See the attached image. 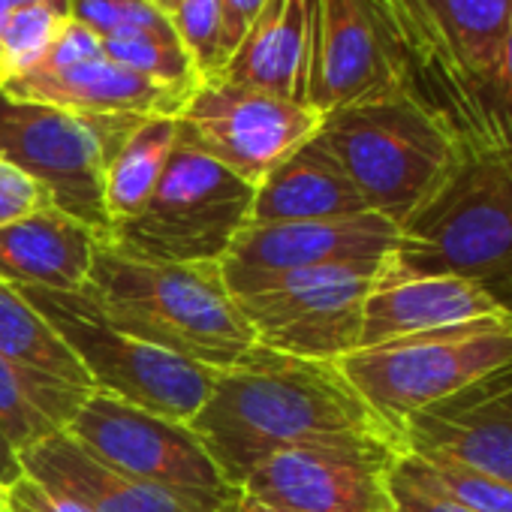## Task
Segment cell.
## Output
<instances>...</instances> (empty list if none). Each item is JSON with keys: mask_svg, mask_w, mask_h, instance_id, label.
I'll use <instances>...</instances> for the list:
<instances>
[{"mask_svg": "<svg viewBox=\"0 0 512 512\" xmlns=\"http://www.w3.org/2000/svg\"><path fill=\"white\" fill-rule=\"evenodd\" d=\"M79 296L118 332L214 371L256 347L220 263H148L100 241Z\"/></svg>", "mask_w": 512, "mask_h": 512, "instance_id": "obj_2", "label": "cell"}, {"mask_svg": "<svg viewBox=\"0 0 512 512\" xmlns=\"http://www.w3.org/2000/svg\"><path fill=\"white\" fill-rule=\"evenodd\" d=\"M7 506L10 512H88L79 500L46 488L28 473L7 488Z\"/></svg>", "mask_w": 512, "mask_h": 512, "instance_id": "obj_35", "label": "cell"}, {"mask_svg": "<svg viewBox=\"0 0 512 512\" xmlns=\"http://www.w3.org/2000/svg\"><path fill=\"white\" fill-rule=\"evenodd\" d=\"M178 142V118L151 115L142 118L121 148L112 154L103 175V205L112 229L133 220L151 199L169 154Z\"/></svg>", "mask_w": 512, "mask_h": 512, "instance_id": "obj_24", "label": "cell"}, {"mask_svg": "<svg viewBox=\"0 0 512 512\" xmlns=\"http://www.w3.org/2000/svg\"><path fill=\"white\" fill-rule=\"evenodd\" d=\"M398 443L353 437L281 449L256 464L241 491L290 512H389Z\"/></svg>", "mask_w": 512, "mask_h": 512, "instance_id": "obj_12", "label": "cell"}, {"mask_svg": "<svg viewBox=\"0 0 512 512\" xmlns=\"http://www.w3.org/2000/svg\"><path fill=\"white\" fill-rule=\"evenodd\" d=\"M139 121L136 115H79L0 91V160L40 181L61 211L106 241L112 223L103 205V175Z\"/></svg>", "mask_w": 512, "mask_h": 512, "instance_id": "obj_8", "label": "cell"}, {"mask_svg": "<svg viewBox=\"0 0 512 512\" xmlns=\"http://www.w3.org/2000/svg\"><path fill=\"white\" fill-rule=\"evenodd\" d=\"M311 13L314 0H266L217 79L305 103Z\"/></svg>", "mask_w": 512, "mask_h": 512, "instance_id": "obj_22", "label": "cell"}, {"mask_svg": "<svg viewBox=\"0 0 512 512\" xmlns=\"http://www.w3.org/2000/svg\"><path fill=\"white\" fill-rule=\"evenodd\" d=\"M220 4H223V25H226V61H229L232 49L247 34L250 22L260 16L266 0H220Z\"/></svg>", "mask_w": 512, "mask_h": 512, "instance_id": "obj_36", "label": "cell"}, {"mask_svg": "<svg viewBox=\"0 0 512 512\" xmlns=\"http://www.w3.org/2000/svg\"><path fill=\"white\" fill-rule=\"evenodd\" d=\"M320 127L323 115L299 100L223 79L196 82L178 112V139L253 187Z\"/></svg>", "mask_w": 512, "mask_h": 512, "instance_id": "obj_11", "label": "cell"}, {"mask_svg": "<svg viewBox=\"0 0 512 512\" xmlns=\"http://www.w3.org/2000/svg\"><path fill=\"white\" fill-rule=\"evenodd\" d=\"M64 431L88 455L124 476L169 491H235L190 425L154 416L106 392L94 389Z\"/></svg>", "mask_w": 512, "mask_h": 512, "instance_id": "obj_14", "label": "cell"}, {"mask_svg": "<svg viewBox=\"0 0 512 512\" xmlns=\"http://www.w3.org/2000/svg\"><path fill=\"white\" fill-rule=\"evenodd\" d=\"M401 229L386 217L365 211L338 220H302V223H247L220 272L229 293L244 290L253 281H266L290 272L326 269V266H380L398 247Z\"/></svg>", "mask_w": 512, "mask_h": 512, "instance_id": "obj_15", "label": "cell"}, {"mask_svg": "<svg viewBox=\"0 0 512 512\" xmlns=\"http://www.w3.org/2000/svg\"><path fill=\"white\" fill-rule=\"evenodd\" d=\"M470 154L494 157L512 166V22L497 58L494 79L488 85L479 127L470 145Z\"/></svg>", "mask_w": 512, "mask_h": 512, "instance_id": "obj_29", "label": "cell"}, {"mask_svg": "<svg viewBox=\"0 0 512 512\" xmlns=\"http://www.w3.org/2000/svg\"><path fill=\"white\" fill-rule=\"evenodd\" d=\"M25 476V464H22V455L19 449L7 440V434L0 431V488H10L16 485L19 479Z\"/></svg>", "mask_w": 512, "mask_h": 512, "instance_id": "obj_37", "label": "cell"}, {"mask_svg": "<svg viewBox=\"0 0 512 512\" xmlns=\"http://www.w3.org/2000/svg\"><path fill=\"white\" fill-rule=\"evenodd\" d=\"M0 356L19 368L94 389L88 371L58 335V329L16 287L4 281H0Z\"/></svg>", "mask_w": 512, "mask_h": 512, "instance_id": "obj_25", "label": "cell"}, {"mask_svg": "<svg viewBox=\"0 0 512 512\" xmlns=\"http://www.w3.org/2000/svg\"><path fill=\"white\" fill-rule=\"evenodd\" d=\"M383 266H326L253 281L232 293L256 347L314 362H338L362 347L365 299Z\"/></svg>", "mask_w": 512, "mask_h": 512, "instance_id": "obj_10", "label": "cell"}, {"mask_svg": "<svg viewBox=\"0 0 512 512\" xmlns=\"http://www.w3.org/2000/svg\"><path fill=\"white\" fill-rule=\"evenodd\" d=\"M100 235L58 205L0 229V281L10 287H40L55 293H82Z\"/></svg>", "mask_w": 512, "mask_h": 512, "instance_id": "obj_20", "label": "cell"}, {"mask_svg": "<svg viewBox=\"0 0 512 512\" xmlns=\"http://www.w3.org/2000/svg\"><path fill=\"white\" fill-rule=\"evenodd\" d=\"M106 58L103 52V37H97L91 28H85L82 22L70 19L64 25V31L58 34V40L49 46L46 58L34 67V70H70L79 64H91Z\"/></svg>", "mask_w": 512, "mask_h": 512, "instance_id": "obj_34", "label": "cell"}, {"mask_svg": "<svg viewBox=\"0 0 512 512\" xmlns=\"http://www.w3.org/2000/svg\"><path fill=\"white\" fill-rule=\"evenodd\" d=\"M0 91L13 100L58 106L79 115H172L178 118L190 91L151 82L109 58L70 70H28L0 79Z\"/></svg>", "mask_w": 512, "mask_h": 512, "instance_id": "obj_19", "label": "cell"}, {"mask_svg": "<svg viewBox=\"0 0 512 512\" xmlns=\"http://www.w3.org/2000/svg\"><path fill=\"white\" fill-rule=\"evenodd\" d=\"M404 94L407 67L374 0H314L305 106L326 118Z\"/></svg>", "mask_w": 512, "mask_h": 512, "instance_id": "obj_13", "label": "cell"}, {"mask_svg": "<svg viewBox=\"0 0 512 512\" xmlns=\"http://www.w3.org/2000/svg\"><path fill=\"white\" fill-rule=\"evenodd\" d=\"M253 193L250 181L178 139L148 205L106 244L148 263H223L250 223Z\"/></svg>", "mask_w": 512, "mask_h": 512, "instance_id": "obj_7", "label": "cell"}, {"mask_svg": "<svg viewBox=\"0 0 512 512\" xmlns=\"http://www.w3.org/2000/svg\"><path fill=\"white\" fill-rule=\"evenodd\" d=\"M94 389L28 371L0 356V431L22 452L64 431Z\"/></svg>", "mask_w": 512, "mask_h": 512, "instance_id": "obj_23", "label": "cell"}, {"mask_svg": "<svg viewBox=\"0 0 512 512\" xmlns=\"http://www.w3.org/2000/svg\"><path fill=\"white\" fill-rule=\"evenodd\" d=\"M497 314H506V308L479 284L449 275H389L383 266L380 281L365 299L362 347H377Z\"/></svg>", "mask_w": 512, "mask_h": 512, "instance_id": "obj_18", "label": "cell"}, {"mask_svg": "<svg viewBox=\"0 0 512 512\" xmlns=\"http://www.w3.org/2000/svg\"><path fill=\"white\" fill-rule=\"evenodd\" d=\"M70 13L103 40L124 31L175 34L169 16L154 0H70Z\"/></svg>", "mask_w": 512, "mask_h": 512, "instance_id": "obj_30", "label": "cell"}, {"mask_svg": "<svg viewBox=\"0 0 512 512\" xmlns=\"http://www.w3.org/2000/svg\"><path fill=\"white\" fill-rule=\"evenodd\" d=\"M389 512H473L452 497L428 470V464L404 452L389 473Z\"/></svg>", "mask_w": 512, "mask_h": 512, "instance_id": "obj_31", "label": "cell"}, {"mask_svg": "<svg viewBox=\"0 0 512 512\" xmlns=\"http://www.w3.org/2000/svg\"><path fill=\"white\" fill-rule=\"evenodd\" d=\"M386 272L461 278L512 311V166L470 154L401 229Z\"/></svg>", "mask_w": 512, "mask_h": 512, "instance_id": "obj_5", "label": "cell"}, {"mask_svg": "<svg viewBox=\"0 0 512 512\" xmlns=\"http://www.w3.org/2000/svg\"><path fill=\"white\" fill-rule=\"evenodd\" d=\"M0 512H10V506H7V491L0 488Z\"/></svg>", "mask_w": 512, "mask_h": 512, "instance_id": "obj_40", "label": "cell"}, {"mask_svg": "<svg viewBox=\"0 0 512 512\" xmlns=\"http://www.w3.org/2000/svg\"><path fill=\"white\" fill-rule=\"evenodd\" d=\"M187 425L235 488L281 449L353 437L401 446V437L350 386L338 362L293 359L263 347L217 374L211 395Z\"/></svg>", "mask_w": 512, "mask_h": 512, "instance_id": "obj_1", "label": "cell"}, {"mask_svg": "<svg viewBox=\"0 0 512 512\" xmlns=\"http://www.w3.org/2000/svg\"><path fill=\"white\" fill-rule=\"evenodd\" d=\"M31 4H67L70 7V0H0V25H4V19L22 7H31Z\"/></svg>", "mask_w": 512, "mask_h": 512, "instance_id": "obj_38", "label": "cell"}, {"mask_svg": "<svg viewBox=\"0 0 512 512\" xmlns=\"http://www.w3.org/2000/svg\"><path fill=\"white\" fill-rule=\"evenodd\" d=\"M43 205H55L49 190L28 172L0 160V229L40 211Z\"/></svg>", "mask_w": 512, "mask_h": 512, "instance_id": "obj_33", "label": "cell"}, {"mask_svg": "<svg viewBox=\"0 0 512 512\" xmlns=\"http://www.w3.org/2000/svg\"><path fill=\"white\" fill-rule=\"evenodd\" d=\"M362 193L368 211L404 229L464 166L470 151L416 97L338 109L317 133Z\"/></svg>", "mask_w": 512, "mask_h": 512, "instance_id": "obj_3", "label": "cell"}, {"mask_svg": "<svg viewBox=\"0 0 512 512\" xmlns=\"http://www.w3.org/2000/svg\"><path fill=\"white\" fill-rule=\"evenodd\" d=\"M368 205L320 136L278 163L253 193L250 223H302L365 214Z\"/></svg>", "mask_w": 512, "mask_h": 512, "instance_id": "obj_21", "label": "cell"}, {"mask_svg": "<svg viewBox=\"0 0 512 512\" xmlns=\"http://www.w3.org/2000/svg\"><path fill=\"white\" fill-rule=\"evenodd\" d=\"M425 464L431 476L473 512H512V485L452 461H425Z\"/></svg>", "mask_w": 512, "mask_h": 512, "instance_id": "obj_32", "label": "cell"}, {"mask_svg": "<svg viewBox=\"0 0 512 512\" xmlns=\"http://www.w3.org/2000/svg\"><path fill=\"white\" fill-rule=\"evenodd\" d=\"M169 4H172V0H166V10H169Z\"/></svg>", "mask_w": 512, "mask_h": 512, "instance_id": "obj_41", "label": "cell"}, {"mask_svg": "<svg viewBox=\"0 0 512 512\" xmlns=\"http://www.w3.org/2000/svg\"><path fill=\"white\" fill-rule=\"evenodd\" d=\"M103 52L112 64H121V67H127V70H133L151 82H160L166 88L193 91L199 82L193 61L175 34L124 31L115 37H106Z\"/></svg>", "mask_w": 512, "mask_h": 512, "instance_id": "obj_26", "label": "cell"}, {"mask_svg": "<svg viewBox=\"0 0 512 512\" xmlns=\"http://www.w3.org/2000/svg\"><path fill=\"white\" fill-rule=\"evenodd\" d=\"M25 473L52 491L79 500L88 512H235V491H169L124 476L88 455L67 431L22 452Z\"/></svg>", "mask_w": 512, "mask_h": 512, "instance_id": "obj_17", "label": "cell"}, {"mask_svg": "<svg viewBox=\"0 0 512 512\" xmlns=\"http://www.w3.org/2000/svg\"><path fill=\"white\" fill-rule=\"evenodd\" d=\"M398 437L416 458L452 461L512 485V362L410 416Z\"/></svg>", "mask_w": 512, "mask_h": 512, "instance_id": "obj_16", "label": "cell"}, {"mask_svg": "<svg viewBox=\"0 0 512 512\" xmlns=\"http://www.w3.org/2000/svg\"><path fill=\"white\" fill-rule=\"evenodd\" d=\"M166 16L193 61L196 79H217L226 64V25L220 0H172Z\"/></svg>", "mask_w": 512, "mask_h": 512, "instance_id": "obj_28", "label": "cell"}, {"mask_svg": "<svg viewBox=\"0 0 512 512\" xmlns=\"http://www.w3.org/2000/svg\"><path fill=\"white\" fill-rule=\"evenodd\" d=\"M512 362V314L359 347L338 359L341 374L398 434L401 425Z\"/></svg>", "mask_w": 512, "mask_h": 512, "instance_id": "obj_6", "label": "cell"}, {"mask_svg": "<svg viewBox=\"0 0 512 512\" xmlns=\"http://www.w3.org/2000/svg\"><path fill=\"white\" fill-rule=\"evenodd\" d=\"M70 19L67 4H31L10 13L0 25V79L34 70Z\"/></svg>", "mask_w": 512, "mask_h": 512, "instance_id": "obj_27", "label": "cell"}, {"mask_svg": "<svg viewBox=\"0 0 512 512\" xmlns=\"http://www.w3.org/2000/svg\"><path fill=\"white\" fill-rule=\"evenodd\" d=\"M235 512H290V509H281V506H269V503H260V500H253L241 491V500L235 506Z\"/></svg>", "mask_w": 512, "mask_h": 512, "instance_id": "obj_39", "label": "cell"}, {"mask_svg": "<svg viewBox=\"0 0 512 512\" xmlns=\"http://www.w3.org/2000/svg\"><path fill=\"white\" fill-rule=\"evenodd\" d=\"M407 67L410 94L470 151L512 22V0H374Z\"/></svg>", "mask_w": 512, "mask_h": 512, "instance_id": "obj_4", "label": "cell"}, {"mask_svg": "<svg viewBox=\"0 0 512 512\" xmlns=\"http://www.w3.org/2000/svg\"><path fill=\"white\" fill-rule=\"evenodd\" d=\"M67 341L97 392L172 422H190L220 371L142 344L109 326L79 293L16 287Z\"/></svg>", "mask_w": 512, "mask_h": 512, "instance_id": "obj_9", "label": "cell"}]
</instances>
